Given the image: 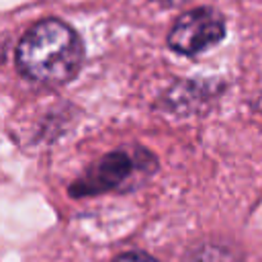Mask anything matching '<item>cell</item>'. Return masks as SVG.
<instances>
[{
  "instance_id": "7a4b0ae2",
  "label": "cell",
  "mask_w": 262,
  "mask_h": 262,
  "mask_svg": "<svg viewBox=\"0 0 262 262\" xmlns=\"http://www.w3.org/2000/svg\"><path fill=\"white\" fill-rule=\"evenodd\" d=\"M158 168V160L145 147H119L90 164L84 174H80L70 184V196H96L102 192L129 188Z\"/></svg>"
},
{
  "instance_id": "3957f363",
  "label": "cell",
  "mask_w": 262,
  "mask_h": 262,
  "mask_svg": "<svg viewBox=\"0 0 262 262\" xmlns=\"http://www.w3.org/2000/svg\"><path fill=\"white\" fill-rule=\"evenodd\" d=\"M223 37L225 18L209 6H199L176 18L168 33V47L182 55H196L217 45Z\"/></svg>"
},
{
  "instance_id": "8992f818",
  "label": "cell",
  "mask_w": 262,
  "mask_h": 262,
  "mask_svg": "<svg viewBox=\"0 0 262 262\" xmlns=\"http://www.w3.org/2000/svg\"><path fill=\"white\" fill-rule=\"evenodd\" d=\"M151 2L162 4V6H166V8H172V6H180V4L186 2V0H151Z\"/></svg>"
},
{
  "instance_id": "6da1fadb",
  "label": "cell",
  "mask_w": 262,
  "mask_h": 262,
  "mask_svg": "<svg viewBox=\"0 0 262 262\" xmlns=\"http://www.w3.org/2000/svg\"><path fill=\"white\" fill-rule=\"evenodd\" d=\"M84 61V43L80 35L59 18L35 23L16 45L18 72L43 86H61L70 82Z\"/></svg>"
},
{
  "instance_id": "277c9868",
  "label": "cell",
  "mask_w": 262,
  "mask_h": 262,
  "mask_svg": "<svg viewBox=\"0 0 262 262\" xmlns=\"http://www.w3.org/2000/svg\"><path fill=\"white\" fill-rule=\"evenodd\" d=\"M190 262H242V260L233 250H229L225 246L207 244V246H201L194 252Z\"/></svg>"
},
{
  "instance_id": "5b68a950",
  "label": "cell",
  "mask_w": 262,
  "mask_h": 262,
  "mask_svg": "<svg viewBox=\"0 0 262 262\" xmlns=\"http://www.w3.org/2000/svg\"><path fill=\"white\" fill-rule=\"evenodd\" d=\"M113 262H160V260H156L145 252H125V254H119Z\"/></svg>"
}]
</instances>
